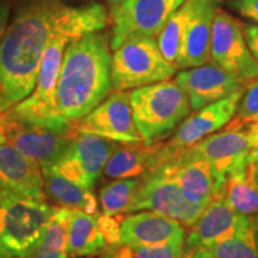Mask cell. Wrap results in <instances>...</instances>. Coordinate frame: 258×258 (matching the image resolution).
<instances>
[{"label":"cell","instance_id":"d6a6232c","mask_svg":"<svg viewBox=\"0 0 258 258\" xmlns=\"http://www.w3.org/2000/svg\"><path fill=\"white\" fill-rule=\"evenodd\" d=\"M243 31L251 54L258 62V24H244Z\"/></svg>","mask_w":258,"mask_h":258},{"label":"cell","instance_id":"83f0119b","mask_svg":"<svg viewBox=\"0 0 258 258\" xmlns=\"http://www.w3.org/2000/svg\"><path fill=\"white\" fill-rule=\"evenodd\" d=\"M140 183L141 178H121L102 186L99 202L103 214L117 215L124 213Z\"/></svg>","mask_w":258,"mask_h":258},{"label":"cell","instance_id":"836d02e7","mask_svg":"<svg viewBox=\"0 0 258 258\" xmlns=\"http://www.w3.org/2000/svg\"><path fill=\"white\" fill-rule=\"evenodd\" d=\"M10 12H11V5L9 0H0V42L8 29Z\"/></svg>","mask_w":258,"mask_h":258},{"label":"cell","instance_id":"e575fe53","mask_svg":"<svg viewBox=\"0 0 258 258\" xmlns=\"http://www.w3.org/2000/svg\"><path fill=\"white\" fill-rule=\"evenodd\" d=\"M112 258H133V249L127 245H120L116 249L111 250Z\"/></svg>","mask_w":258,"mask_h":258},{"label":"cell","instance_id":"ffe728a7","mask_svg":"<svg viewBox=\"0 0 258 258\" xmlns=\"http://www.w3.org/2000/svg\"><path fill=\"white\" fill-rule=\"evenodd\" d=\"M219 0H200L186 28L179 70L202 66L211 61L212 30Z\"/></svg>","mask_w":258,"mask_h":258},{"label":"cell","instance_id":"f1b7e54d","mask_svg":"<svg viewBox=\"0 0 258 258\" xmlns=\"http://www.w3.org/2000/svg\"><path fill=\"white\" fill-rule=\"evenodd\" d=\"M233 120L240 124H256L258 122V78L244 89Z\"/></svg>","mask_w":258,"mask_h":258},{"label":"cell","instance_id":"d4e9b609","mask_svg":"<svg viewBox=\"0 0 258 258\" xmlns=\"http://www.w3.org/2000/svg\"><path fill=\"white\" fill-rule=\"evenodd\" d=\"M183 258H258V232L252 226L211 246L184 249Z\"/></svg>","mask_w":258,"mask_h":258},{"label":"cell","instance_id":"ac0fdd59","mask_svg":"<svg viewBox=\"0 0 258 258\" xmlns=\"http://www.w3.org/2000/svg\"><path fill=\"white\" fill-rule=\"evenodd\" d=\"M0 188L41 201L47 199L41 166L8 143H0Z\"/></svg>","mask_w":258,"mask_h":258},{"label":"cell","instance_id":"8992f818","mask_svg":"<svg viewBox=\"0 0 258 258\" xmlns=\"http://www.w3.org/2000/svg\"><path fill=\"white\" fill-rule=\"evenodd\" d=\"M176 69L160 53L154 37H132L111 55V83L115 91H128L169 80Z\"/></svg>","mask_w":258,"mask_h":258},{"label":"cell","instance_id":"e0dca14e","mask_svg":"<svg viewBox=\"0 0 258 258\" xmlns=\"http://www.w3.org/2000/svg\"><path fill=\"white\" fill-rule=\"evenodd\" d=\"M164 140L153 144L120 143L106 161L103 175L106 179L143 178L165 164Z\"/></svg>","mask_w":258,"mask_h":258},{"label":"cell","instance_id":"3957f363","mask_svg":"<svg viewBox=\"0 0 258 258\" xmlns=\"http://www.w3.org/2000/svg\"><path fill=\"white\" fill-rule=\"evenodd\" d=\"M110 38L102 31L89 32L67 43L56 89L59 111L79 120L110 95Z\"/></svg>","mask_w":258,"mask_h":258},{"label":"cell","instance_id":"8fae6325","mask_svg":"<svg viewBox=\"0 0 258 258\" xmlns=\"http://www.w3.org/2000/svg\"><path fill=\"white\" fill-rule=\"evenodd\" d=\"M244 89L195 110L177 128L173 137L164 141L165 163L171 161L209 135L220 131L234 117Z\"/></svg>","mask_w":258,"mask_h":258},{"label":"cell","instance_id":"ee69618b","mask_svg":"<svg viewBox=\"0 0 258 258\" xmlns=\"http://www.w3.org/2000/svg\"><path fill=\"white\" fill-rule=\"evenodd\" d=\"M256 128H257V131H258V122L256 123Z\"/></svg>","mask_w":258,"mask_h":258},{"label":"cell","instance_id":"f6af8a7d","mask_svg":"<svg viewBox=\"0 0 258 258\" xmlns=\"http://www.w3.org/2000/svg\"><path fill=\"white\" fill-rule=\"evenodd\" d=\"M256 230H257V232H258V228H256Z\"/></svg>","mask_w":258,"mask_h":258},{"label":"cell","instance_id":"30bf717a","mask_svg":"<svg viewBox=\"0 0 258 258\" xmlns=\"http://www.w3.org/2000/svg\"><path fill=\"white\" fill-rule=\"evenodd\" d=\"M211 61L247 83L258 78V62L245 40L243 25L220 8L213 22Z\"/></svg>","mask_w":258,"mask_h":258},{"label":"cell","instance_id":"44dd1931","mask_svg":"<svg viewBox=\"0 0 258 258\" xmlns=\"http://www.w3.org/2000/svg\"><path fill=\"white\" fill-rule=\"evenodd\" d=\"M117 145L116 141L98 135L74 132L66 153L76 160L88 177L90 186L93 188L97 180L103 175L106 161L109 160Z\"/></svg>","mask_w":258,"mask_h":258},{"label":"cell","instance_id":"9c48e42d","mask_svg":"<svg viewBox=\"0 0 258 258\" xmlns=\"http://www.w3.org/2000/svg\"><path fill=\"white\" fill-rule=\"evenodd\" d=\"M186 0H125L110 15L112 35L110 49L115 50L132 37H157L167 19Z\"/></svg>","mask_w":258,"mask_h":258},{"label":"cell","instance_id":"4fadbf2b","mask_svg":"<svg viewBox=\"0 0 258 258\" xmlns=\"http://www.w3.org/2000/svg\"><path fill=\"white\" fill-rule=\"evenodd\" d=\"M3 141L35 160L42 171L51 169L69 150L72 134H60L48 129L25 124L6 116L0 117Z\"/></svg>","mask_w":258,"mask_h":258},{"label":"cell","instance_id":"ba28073f","mask_svg":"<svg viewBox=\"0 0 258 258\" xmlns=\"http://www.w3.org/2000/svg\"><path fill=\"white\" fill-rule=\"evenodd\" d=\"M205 208L206 206L194 203L186 198L164 164L141 178L124 213L152 211L190 227Z\"/></svg>","mask_w":258,"mask_h":258},{"label":"cell","instance_id":"2e32d148","mask_svg":"<svg viewBox=\"0 0 258 258\" xmlns=\"http://www.w3.org/2000/svg\"><path fill=\"white\" fill-rule=\"evenodd\" d=\"M185 240L183 225L159 213L146 211L124 217L121 224V245L131 249Z\"/></svg>","mask_w":258,"mask_h":258},{"label":"cell","instance_id":"4dcf8cb0","mask_svg":"<svg viewBox=\"0 0 258 258\" xmlns=\"http://www.w3.org/2000/svg\"><path fill=\"white\" fill-rule=\"evenodd\" d=\"M123 218L122 214H98L97 217L99 231L104 238L108 250H114L121 245V224Z\"/></svg>","mask_w":258,"mask_h":258},{"label":"cell","instance_id":"ab89813d","mask_svg":"<svg viewBox=\"0 0 258 258\" xmlns=\"http://www.w3.org/2000/svg\"><path fill=\"white\" fill-rule=\"evenodd\" d=\"M252 221H253V226H254V228H258V215H257V217L252 218Z\"/></svg>","mask_w":258,"mask_h":258},{"label":"cell","instance_id":"7bdbcfd3","mask_svg":"<svg viewBox=\"0 0 258 258\" xmlns=\"http://www.w3.org/2000/svg\"><path fill=\"white\" fill-rule=\"evenodd\" d=\"M2 115H3V111H2V110H0V117H2Z\"/></svg>","mask_w":258,"mask_h":258},{"label":"cell","instance_id":"74e56055","mask_svg":"<svg viewBox=\"0 0 258 258\" xmlns=\"http://www.w3.org/2000/svg\"><path fill=\"white\" fill-rule=\"evenodd\" d=\"M106 3H108L109 5V9H110V15L114 14L115 11H117L118 8L123 4L125 0H105Z\"/></svg>","mask_w":258,"mask_h":258},{"label":"cell","instance_id":"277c9868","mask_svg":"<svg viewBox=\"0 0 258 258\" xmlns=\"http://www.w3.org/2000/svg\"><path fill=\"white\" fill-rule=\"evenodd\" d=\"M135 125L143 141H163L190 115L188 96L175 80H164L129 91Z\"/></svg>","mask_w":258,"mask_h":258},{"label":"cell","instance_id":"5bb4252c","mask_svg":"<svg viewBox=\"0 0 258 258\" xmlns=\"http://www.w3.org/2000/svg\"><path fill=\"white\" fill-rule=\"evenodd\" d=\"M175 82L188 96L194 111L245 89L249 84L213 62L182 70L176 74Z\"/></svg>","mask_w":258,"mask_h":258},{"label":"cell","instance_id":"484cf974","mask_svg":"<svg viewBox=\"0 0 258 258\" xmlns=\"http://www.w3.org/2000/svg\"><path fill=\"white\" fill-rule=\"evenodd\" d=\"M72 212V208L56 207L40 241L25 258H69L67 233Z\"/></svg>","mask_w":258,"mask_h":258},{"label":"cell","instance_id":"f35d334b","mask_svg":"<svg viewBox=\"0 0 258 258\" xmlns=\"http://www.w3.org/2000/svg\"><path fill=\"white\" fill-rule=\"evenodd\" d=\"M0 258H15L12 256V253L6 249L5 245L3 244L2 239H0Z\"/></svg>","mask_w":258,"mask_h":258},{"label":"cell","instance_id":"9a60e30c","mask_svg":"<svg viewBox=\"0 0 258 258\" xmlns=\"http://www.w3.org/2000/svg\"><path fill=\"white\" fill-rule=\"evenodd\" d=\"M252 218L238 214L225 201L224 196L217 195L212 199L194 224L184 241V249L191 251L233 237L245 228L252 227Z\"/></svg>","mask_w":258,"mask_h":258},{"label":"cell","instance_id":"7c38bea8","mask_svg":"<svg viewBox=\"0 0 258 258\" xmlns=\"http://www.w3.org/2000/svg\"><path fill=\"white\" fill-rule=\"evenodd\" d=\"M73 132L98 135L116 143L143 141L134 122L129 91L110 93L89 114L73 121Z\"/></svg>","mask_w":258,"mask_h":258},{"label":"cell","instance_id":"b9f144b4","mask_svg":"<svg viewBox=\"0 0 258 258\" xmlns=\"http://www.w3.org/2000/svg\"><path fill=\"white\" fill-rule=\"evenodd\" d=\"M0 143H4V141H3V134H2V123H0Z\"/></svg>","mask_w":258,"mask_h":258},{"label":"cell","instance_id":"4316f807","mask_svg":"<svg viewBox=\"0 0 258 258\" xmlns=\"http://www.w3.org/2000/svg\"><path fill=\"white\" fill-rule=\"evenodd\" d=\"M220 195L238 214L249 218L258 215V189L246 176L230 177Z\"/></svg>","mask_w":258,"mask_h":258},{"label":"cell","instance_id":"6da1fadb","mask_svg":"<svg viewBox=\"0 0 258 258\" xmlns=\"http://www.w3.org/2000/svg\"><path fill=\"white\" fill-rule=\"evenodd\" d=\"M82 6L62 0H23L15 9L0 42V110L5 112L30 95L51 35L80 15Z\"/></svg>","mask_w":258,"mask_h":258},{"label":"cell","instance_id":"52a82bcc","mask_svg":"<svg viewBox=\"0 0 258 258\" xmlns=\"http://www.w3.org/2000/svg\"><path fill=\"white\" fill-rule=\"evenodd\" d=\"M258 144L256 124H240L233 118L195 146L186 154L205 158L211 164L217 177L219 191L232 176H246V160Z\"/></svg>","mask_w":258,"mask_h":258},{"label":"cell","instance_id":"cb8c5ba5","mask_svg":"<svg viewBox=\"0 0 258 258\" xmlns=\"http://www.w3.org/2000/svg\"><path fill=\"white\" fill-rule=\"evenodd\" d=\"M200 4V0H186L180 8L167 19L157 35V43L160 53L176 70H179L183 44L186 28Z\"/></svg>","mask_w":258,"mask_h":258},{"label":"cell","instance_id":"f546056e","mask_svg":"<svg viewBox=\"0 0 258 258\" xmlns=\"http://www.w3.org/2000/svg\"><path fill=\"white\" fill-rule=\"evenodd\" d=\"M184 241H171V243L143 246L133 250V258H183Z\"/></svg>","mask_w":258,"mask_h":258},{"label":"cell","instance_id":"5b68a950","mask_svg":"<svg viewBox=\"0 0 258 258\" xmlns=\"http://www.w3.org/2000/svg\"><path fill=\"white\" fill-rule=\"evenodd\" d=\"M54 211L46 201L0 188V239L12 256L25 258L34 250Z\"/></svg>","mask_w":258,"mask_h":258},{"label":"cell","instance_id":"d590c367","mask_svg":"<svg viewBox=\"0 0 258 258\" xmlns=\"http://www.w3.org/2000/svg\"><path fill=\"white\" fill-rule=\"evenodd\" d=\"M258 166V144L251 151L246 160V169H253Z\"/></svg>","mask_w":258,"mask_h":258},{"label":"cell","instance_id":"8d00e7d4","mask_svg":"<svg viewBox=\"0 0 258 258\" xmlns=\"http://www.w3.org/2000/svg\"><path fill=\"white\" fill-rule=\"evenodd\" d=\"M246 177L258 189V166L253 167V169H246Z\"/></svg>","mask_w":258,"mask_h":258},{"label":"cell","instance_id":"7a4b0ae2","mask_svg":"<svg viewBox=\"0 0 258 258\" xmlns=\"http://www.w3.org/2000/svg\"><path fill=\"white\" fill-rule=\"evenodd\" d=\"M110 15L104 5L99 3L83 5L82 12L72 23L51 35L42 55L36 85L32 92L4 114L22 123L60 134L74 133L73 122L61 114L56 102L57 82L64 49L73 38L89 32L102 31L108 27Z\"/></svg>","mask_w":258,"mask_h":258},{"label":"cell","instance_id":"d6986e66","mask_svg":"<svg viewBox=\"0 0 258 258\" xmlns=\"http://www.w3.org/2000/svg\"><path fill=\"white\" fill-rule=\"evenodd\" d=\"M165 165L171 177L191 202L207 207L214 196L220 195L214 171L205 158L183 153Z\"/></svg>","mask_w":258,"mask_h":258},{"label":"cell","instance_id":"7402d4cb","mask_svg":"<svg viewBox=\"0 0 258 258\" xmlns=\"http://www.w3.org/2000/svg\"><path fill=\"white\" fill-rule=\"evenodd\" d=\"M97 214H89L73 209L67 233L69 258L95 256L108 250L104 238L99 231Z\"/></svg>","mask_w":258,"mask_h":258},{"label":"cell","instance_id":"60d3db41","mask_svg":"<svg viewBox=\"0 0 258 258\" xmlns=\"http://www.w3.org/2000/svg\"><path fill=\"white\" fill-rule=\"evenodd\" d=\"M99 258H112V253H111V250H110V252H108V253H105V254H103V256H101Z\"/></svg>","mask_w":258,"mask_h":258},{"label":"cell","instance_id":"1f68e13d","mask_svg":"<svg viewBox=\"0 0 258 258\" xmlns=\"http://www.w3.org/2000/svg\"><path fill=\"white\" fill-rule=\"evenodd\" d=\"M231 5L243 17L258 23V0H234Z\"/></svg>","mask_w":258,"mask_h":258},{"label":"cell","instance_id":"603a6c76","mask_svg":"<svg viewBox=\"0 0 258 258\" xmlns=\"http://www.w3.org/2000/svg\"><path fill=\"white\" fill-rule=\"evenodd\" d=\"M42 172L44 178V191L51 201L60 205L61 207L97 214L98 203L91 189L64 178L53 169L44 170Z\"/></svg>","mask_w":258,"mask_h":258}]
</instances>
